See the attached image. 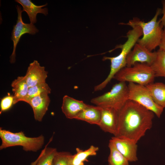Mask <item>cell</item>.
<instances>
[{
  "label": "cell",
  "instance_id": "cell-1",
  "mask_svg": "<svg viewBox=\"0 0 165 165\" xmlns=\"http://www.w3.org/2000/svg\"><path fill=\"white\" fill-rule=\"evenodd\" d=\"M154 116L152 112L128 100L118 111L117 133L115 137L137 143L152 128Z\"/></svg>",
  "mask_w": 165,
  "mask_h": 165
},
{
  "label": "cell",
  "instance_id": "cell-2",
  "mask_svg": "<svg viewBox=\"0 0 165 165\" xmlns=\"http://www.w3.org/2000/svg\"><path fill=\"white\" fill-rule=\"evenodd\" d=\"M162 9L158 8L154 16L149 21L145 22L138 18H133L126 23L122 24L132 26H139L142 29L143 37L139 38L137 43L152 51L159 46L163 30L159 20H157L159 15L161 13Z\"/></svg>",
  "mask_w": 165,
  "mask_h": 165
},
{
  "label": "cell",
  "instance_id": "cell-3",
  "mask_svg": "<svg viewBox=\"0 0 165 165\" xmlns=\"http://www.w3.org/2000/svg\"><path fill=\"white\" fill-rule=\"evenodd\" d=\"M0 138L2 141L1 150L6 148L21 146L26 152H36L41 149L44 144L45 138L42 135L37 137L25 136L24 132H13L0 128Z\"/></svg>",
  "mask_w": 165,
  "mask_h": 165
},
{
  "label": "cell",
  "instance_id": "cell-4",
  "mask_svg": "<svg viewBox=\"0 0 165 165\" xmlns=\"http://www.w3.org/2000/svg\"><path fill=\"white\" fill-rule=\"evenodd\" d=\"M155 77L150 66L145 63H138L132 66L123 68L113 79L119 82H132L145 86L153 82Z\"/></svg>",
  "mask_w": 165,
  "mask_h": 165
},
{
  "label": "cell",
  "instance_id": "cell-5",
  "mask_svg": "<svg viewBox=\"0 0 165 165\" xmlns=\"http://www.w3.org/2000/svg\"><path fill=\"white\" fill-rule=\"evenodd\" d=\"M129 99V90L126 82H119L110 90L91 100V102L102 108H112L119 111Z\"/></svg>",
  "mask_w": 165,
  "mask_h": 165
},
{
  "label": "cell",
  "instance_id": "cell-6",
  "mask_svg": "<svg viewBox=\"0 0 165 165\" xmlns=\"http://www.w3.org/2000/svg\"><path fill=\"white\" fill-rule=\"evenodd\" d=\"M127 86L129 100L152 112L158 118L160 117L164 108L155 102L146 86L132 82L129 83Z\"/></svg>",
  "mask_w": 165,
  "mask_h": 165
},
{
  "label": "cell",
  "instance_id": "cell-7",
  "mask_svg": "<svg viewBox=\"0 0 165 165\" xmlns=\"http://www.w3.org/2000/svg\"><path fill=\"white\" fill-rule=\"evenodd\" d=\"M18 16L16 25L13 26L11 34V40L13 42V49L10 57L11 63H14L16 61V51L17 45L21 37L24 34L28 33L34 35L38 32L39 30L35 26L31 23H24L23 21L22 13L23 11L21 7L18 5L16 6Z\"/></svg>",
  "mask_w": 165,
  "mask_h": 165
},
{
  "label": "cell",
  "instance_id": "cell-8",
  "mask_svg": "<svg viewBox=\"0 0 165 165\" xmlns=\"http://www.w3.org/2000/svg\"><path fill=\"white\" fill-rule=\"evenodd\" d=\"M156 56V52L150 51L137 42L127 57L126 66L130 67L139 62L151 66Z\"/></svg>",
  "mask_w": 165,
  "mask_h": 165
},
{
  "label": "cell",
  "instance_id": "cell-9",
  "mask_svg": "<svg viewBox=\"0 0 165 165\" xmlns=\"http://www.w3.org/2000/svg\"><path fill=\"white\" fill-rule=\"evenodd\" d=\"M118 111L112 108H102L101 119L98 126L104 132L116 136L118 124Z\"/></svg>",
  "mask_w": 165,
  "mask_h": 165
},
{
  "label": "cell",
  "instance_id": "cell-10",
  "mask_svg": "<svg viewBox=\"0 0 165 165\" xmlns=\"http://www.w3.org/2000/svg\"><path fill=\"white\" fill-rule=\"evenodd\" d=\"M48 72L45 67L41 66L37 60L31 63L28 68L24 78L29 87L46 82Z\"/></svg>",
  "mask_w": 165,
  "mask_h": 165
},
{
  "label": "cell",
  "instance_id": "cell-11",
  "mask_svg": "<svg viewBox=\"0 0 165 165\" xmlns=\"http://www.w3.org/2000/svg\"><path fill=\"white\" fill-rule=\"evenodd\" d=\"M119 152L129 161L138 160L137 143L130 140L114 136L110 140Z\"/></svg>",
  "mask_w": 165,
  "mask_h": 165
},
{
  "label": "cell",
  "instance_id": "cell-12",
  "mask_svg": "<svg viewBox=\"0 0 165 165\" xmlns=\"http://www.w3.org/2000/svg\"><path fill=\"white\" fill-rule=\"evenodd\" d=\"M89 105L82 101L76 100L65 95L63 98L61 110L66 117L68 119H75L78 115Z\"/></svg>",
  "mask_w": 165,
  "mask_h": 165
},
{
  "label": "cell",
  "instance_id": "cell-13",
  "mask_svg": "<svg viewBox=\"0 0 165 165\" xmlns=\"http://www.w3.org/2000/svg\"><path fill=\"white\" fill-rule=\"evenodd\" d=\"M46 93H44L32 98L28 103L31 107L35 119L41 122L45 115L50 102Z\"/></svg>",
  "mask_w": 165,
  "mask_h": 165
},
{
  "label": "cell",
  "instance_id": "cell-14",
  "mask_svg": "<svg viewBox=\"0 0 165 165\" xmlns=\"http://www.w3.org/2000/svg\"><path fill=\"white\" fill-rule=\"evenodd\" d=\"M15 1L22 6L23 11L27 13L30 23L32 24H34L36 22V16L38 13H41L45 16L48 14V8H42L46 6L47 3L42 5L37 6L30 0H16Z\"/></svg>",
  "mask_w": 165,
  "mask_h": 165
},
{
  "label": "cell",
  "instance_id": "cell-15",
  "mask_svg": "<svg viewBox=\"0 0 165 165\" xmlns=\"http://www.w3.org/2000/svg\"><path fill=\"white\" fill-rule=\"evenodd\" d=\"M102 108L89 105L82 110L75 119L99 126L101 119Z\"/></svg>",
  "mask_w": 165,
  "mask_h": 165
},
{
  "label": "cell",
  "instance_id": "cell-16",
  "mask_svg": "<svg viewBox=\"0 0 165 165\" xmlns=\"http://www.w3.org/2000/svg\"><path fill=\"white\" fill-rule=\"evenodd\" d=\"M14 93V105L20 101H24L28 92L29 87L24 76H19L11 84Z\"/></svg>",
  "mask_w": 165,
  "mask_h": 165
},
{
  "label": "cell",
  "instance_id": "cell-17",
  "mask_svg": "<svg viewBox=\"0 0 165 165\" xmlns=\"http://www.w3.org/2000/svg\"><path fill=\"white\" fill-rule=\"evenodd\" d=\"M155 102L165 108V84L162 82H152L145 86Z\"/></svg>",
  "mask_w": 165,
  "mask_h": 165
},
{
  "label": "cell",
  "instance_id": "cell-18",
  "mask_svg": "<svg viewBox=\"0 0 165 165\" xmlns=\"http://www.w3.org/2000/svg\"><path fill=\"white\" fill-rule=\"evenodd\" d=\"M98 147L92 145L87 149L83 150L77 148L76 153L72 155V165H84V163L88 162V158L95 156L99 150Z\"/></svg>",
  "mask_w": 165,
  "mask_h": 165
},
{
  "label": "cell",
  "instance_id": "cell-19",
  "mask_svg": "<svg viewBox=\"0 0 165 165\" xmlns=\"http://www.w3.org/2000/svg\"><path fill=\"white\" fill-rule=\"evenodd\" d=\"M108 146L110 150L108 165H129V161L119 152L110 140Z\"/></svg>",
  "mask_w": 165,
  "mask_h": 165
},
{
  "label": "cell",
  "instance_id": "cell-20",
  "mask_svg": "<svg viewBox=\"0 0 165 165\" xmlns=\"http://www.w3.org/2000/svg\"><path fill=\"white\" fill-rule=\"evenodd\" d=\"M155 77L165 78V52L159 49L156 52V58L150 66Z\"/></svg>",
  "mask_w": 165,
  "mask_h": 165
},
{
  "label": "cell",
  "instance_id": "cell-21",
  "mask_svg": "<svg viewBox=\"0 0 165 165\" xmlns=\"http://www.w3.org/2000/svg\"><path fill=\"white\" fill-rule=\"evenodd\" d=\"M47 144L38 158L32 163V165H52L54 156L57 152L55 148L48 147Z\"/></svg>",
  "mask_w": 165,
  "mask_h": 165
},
{
  "label": "cell",
  "instance_id": "cell-22",
  "mask_svg": "<svg viewBox=\"0 0 165 165\" xmlns=\"http://www.w3.org/2000/svg\"><path fill=\"white\" fill-rule=\"evenodd\" d=\"M51 91L50 88L46 82L29 87L27 96L24 102L28 103L33 97L44 93L50 94Z\"/></svg>",
  "mask_w": 165,
  "mask_h": 165
},
{
  "label": "cell",
  "instance_id": "cell-23",
  "mask_svg": "<svg viewBox=\"0 0 165 165\" xmlns=\"http://www.w3.org/2000/svg\"><path fill=\"white\" fill-rule=\"evenodd\" d=\"M72 154L66 151H57L53 159L52 165H72Z\"/></svg>",
  "mask_w": 165,
  "mask_h": 165
},
{
  "label": "cell",
  "instance_id": "cell-24",
  "mask_svg": "<svg viewBox=\"0 0 165 165\" xmlns=\"http://www.w3.org/2000/svg\"><path fill=\"white\" fill-rule=\"evenodd\" d=\"M13 96L8 95L1 99L0 103V113L9 110L14 105Z\"/></svg>",
  "mask_w": 165,
  "mask_h": 165
},
{
  "label": "cell",
  "instance_id": "cell-25",
  "mask_svg": "<svg viewBox=\"0 0 165 165\" xmlns=\"http://www.w3.org/2000/svg\"><path fill=\"white\" fill-rule=\"evenodd\" d=\"M162 9L161 10V13L163 14V16L160 20L161 25L165 29V0L162 2Z\"/></svg>",
  "mask_w": 165,
  "mask_h": 165
},
{
  "label": "cell",
  "instance_id": "cell-26",
  "mask_svg": "<svg viewBox=\"0 0 165 165\" xmlns=\"http://www.w3.org/2000/svg\"><path fill=\"white\" fill-rule=\"evenodd\" d=\"M160 49L165 52V29L163 30L161 40L159 46Z\"/></svg>",
  "mask_w": 165,
  "mask_h": 165
},
{
  "label": "cell",
  "instance_id": "cell-27",
  "mask_svg": "<svg viewBox=\"0 0 165 165\" xmlns=\"http://www.w3.org/2000/svg\"><path fill=\"white\" fill-rule=\"evenodd\" d=\"M31 165H32V164L31 163Z\"/></svg>",
  "mask_w": 165,
  "mask_h": 165
}]
</instances>
